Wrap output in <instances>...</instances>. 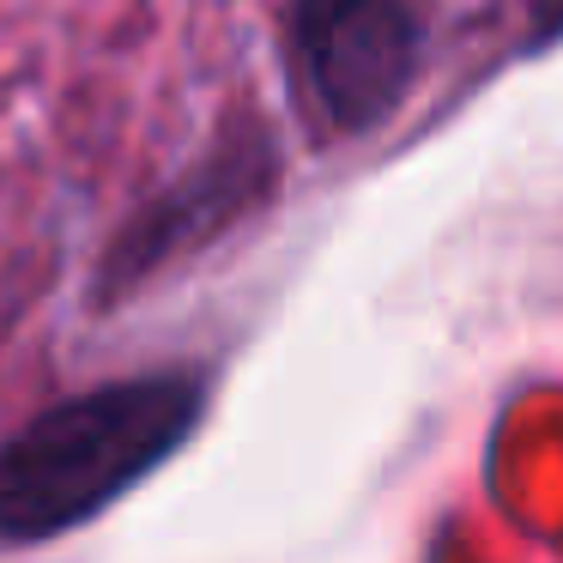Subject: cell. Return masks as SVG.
Wrapping results in <instances>:
<instances>
[{
	"mask_svg": "<svg viewBox=\"0 0 563 563\" xmlns=\"http://www.w3.org/2000/svg\"><path fill=\"white\" fill-rule=\"evenodd\" d=\"M200 424L195 376H134L37 412L0 442V539L31 545L110 509L128 485L158 473Z\"/></svg>",
	"mask_w": 563,
	"mask_h": 563,
	"instance_id": "cell-1",
	"label": "cell"
},
{
	"mask_svg": "<svg viewBox=\"0 0 563 563\" xmlns=\"http://www.w3.org/2000/svg\"><path fill=\"white\" fill-rule=\"evenodd\" d=\"M291 43L309 98L340 134L388 122L424 55L412 0H291Z\"/></svg>",
	"mask_w": 563,
	"mask_h": 563,
	"instance_id": "cell-2",
	"label": "cell"
},
{
	"mask_svg": "<svg viewBox=\"0 0 563 563\" xmlns=\"http://www.w3.org/2000/svg\"><path fill=\"white\" fill-rule=\"evenodd\" d=\"M255 170H273L267 140H255L249 152H219L212 164H200V176H188L176 195H164L158 207H146L140 212V231L115 243V279H134V273L158 267L170 249L200 243V236L219 231L224 219H236V207L255 195V183H249Z\"/></svg>",
	"mask_w": 563,
	"mask_h": 563,
	"instance_id": "cell-3",
	"label": "cell"
},
{
	"mask_svg": "<svg viewBox=\"0 0 563 563\" xmlns=\"http://www.w3.org/2000/svg\"><path fill=\"white\" fill-rule=\"evenodd\" d=\"M527 37H533V49L563 37V0H527Z\"/></svg>",
	"mask_w": 563,
	"mask_h": 563,
	"instance_id": "cell-4",
	"label": "cell"
}]
</instances>
